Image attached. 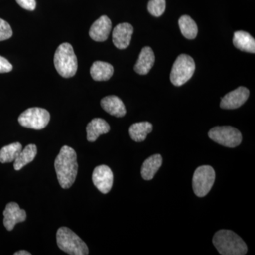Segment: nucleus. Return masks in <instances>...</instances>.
<instances>
[{
	"mask_svg": "<svg viewBox=\"0 0 255 255\" xmlns=\"http://www.w3.org/2000/svg\"><path fill=\"white\" fill-rule=\"evenodd\" d=\"M55 169L58 182L63 189H69L75 182L78 174V164L75 150L64 145L55 160Z\"/></svg>",
	"mask_w": 255,
	"mask_h": 255,
	"instance_id": "obj_1",
	"label": "nucleus"
},
{
	"mask_svg": "<svg viewBox=\"0 0 255 255\" xmlns=\"http://www.w3.org/2000/svg\"><path fill=\"white\" fill-rule=\"evenodd\" d=\"M213 243L223 255H244L248 252V247L243 240L229 230H221L216 233Z\"/></svg>",
	"mask_w": 255,
	"mask_h": 255,
	"instance_id": "obj_2",
	"label": "nucleus"
},
{
	"mask_svg": "<svg viewBox=\"0 0 255 255\" xmlns=\"http://www.w3.org/2000/svg\"><path fill=\"white\" fill-rule=\"evenodd\" d=\"M54 65L63 78H72L75 75L78 70V59L71 44L64 43L58 46L55 53Z\"/></svg>",
	"mask_w": 255,
	"mask_h": 255,
	"instance_id": "obj_3",
	"label": "nucleus"
},
{
	"mask_svg": "<svg viewBox=\"0 0 255 255\" xmlns=\"http://www.w3.org/2000/svg\"><path fill=\"white\" fill-rule=\"evenodd\" d=\"M57 244L61 251L70 255H87L88 247L70 228L61 227L57 231Z\"/></svg>",
	"mask_w": 255,
	"mask_h": 255,
	"instance_id": "obj_4",
	"label": "nucleus"
},
{
	"mask_svg": "<svg viewBox=\"0 0 255 255\" xmlns=\"http://www.w3.org/2000/svg\"><path fill=\"white\" fill-rule=\"evenodd\" d=\"M195 68V63L191 56L186 54L179 55L171 71V82L174 86H182L192 78Z\"/></svg>",
	"mask_w": 255,
	"mask_h": 255,
	"instance_id": "obj_5",
	"label": "nucleus"
},
{
	"mask_svg": "<svg viewBox=\"0 0 255 255\" xmlns=\"http://www.w3.org/2000/svg\"><path fill=\"white\" fill-rule=\"evenodd\" d=\"M216 172L212 167L203 165L198 167L193 176V189L199 197H204L209 194L214 185Z\"/></svg>",
	"mask_w": 255,
	"mask_h": 255,
	"instance_id": "obj_6",
	"label": "nucleus"
},
{
	"mask_svg": "<svg viewBox=\"0 0 255 255\" xmlns=\"http://www.w3.org/2000/svg\"><path fill=\"white\" fill-rule=\"evenodd\" d=\"M49 112L44 109L34 107L29 108L23 112L18 117L20 125L28 128L41 130L49 123Z\"/></svg>",
	"mask_w": 255,
	"mask_h": 255,
	"instance_id": "obj_7",
	"label": "nucleus"
},
{
	"mask_svg": "<svg viewBox=\"0 0 255 255\" xmlns=\"http://www.w3.org/2000/svg\"><path fill=\"white\" fill-rule=\"evenodd\" d=\"M208 135L214 142L228 147H237L243 140L241 132L232 127L213 128Z\"/></svg>",
	"mask_w": 255,
	"mask_h": 255,
	"instance_id": "obj_8",
	"label": "nucleus"
},
{
	"mask_svg": "<svg viewBox=\"0 0 255 255\" xmlns=\"http://www.w3.org/2000/svg\"><path fill=\"white\" fill-rule=\"evenodd\" d=\"M92 182L102 194L110 192L114 182L112 169L107 165H100L96 167L92 174Z\"/></svg>",
	"mask_w": 255,
	"mask_h": 255,
	"instance_id": "obj_9",
	"label": "nucleus"
},
{
	"mask_svg": "<svg viewBox=\"0 0 255 255\" xmlns=\"http://www.w3.org/2000/svg\"><path fill=\"white\" fill-rule=\"evenodd\" d=\"M250 96V91L245 87H239L230 92L221 99V106L223 110H236L246 103Z\"/></svg>",
	"mask_w": 255,
	"mask_h": 255,
	"instance_id": "obj_10",
	"label": "nucleus"
},
{
	"mask_svg": "<svg viewBox=\"0 0 255 255\" xmlns=\"http://www.w3.org/2000/svg\"><path fill=\"white\" fill-rule=\"evenodd\" d=\"M4 226L7 231H11L18 223L26 221V213L20 209L18 204L10 202L5 207L4 212Z\"/></svg>",
	"mask_w": 255,
	"mask_h": 255,
	"instance_id": "obj_11",
	"label": "nucleus"
},
{
	"mask_svg": "<svg viewBox=\"0 0 255 255\" xmlns=\"http://www.w3.org/2000/svg\"><path fill=\"white\" fill-rule=\"evenodd\" d=\"M133 33V27L128 23H119L114 28L112 33V39L114 46L119 49L127 48L131 41Z\"/></svg>",
	"mask_w": 255,
	"mask_h": 255,
	"instance_id": "obj_12",
	"label": "nucleus"
},
{
	"mask_svg": "<svg viewBox=\"0 0 255 255\" xmlns=\"http://www.w3.org/2000/svg\"><path fill=\"white\" fill-rule=\"evenodd\" d=\"M112 23L108 16L104 15L94 22L90 28V38L95 41L103 42L108 38L112 30Z\"/></svg>",
	"mask_w": 255,
	"mask_h": 255,
	"instance_id": "obj_13",
	"label": "nucleus"
},
{
	"mask_svg": "<svg viewBox=\"0 0 255 255\" xmlns=\"http://www.w3.org/2000/svg\"><path fill=\"white\" fill-rule=\"evenodd\" d=\"M155 54L152 48L148 46L144 47L134 66V70L139 75H147L155 64Z\"/></svg>",
	"mask_w": 255,
	"mask_h": 255,
	"instance_id": "obj_14",
	"label": "nucleus"
},
{
	"mask_svg": "<svg viewBox=\"0 0 255 255\" xmlns=\"http://www.w3.org/2000/svg\"><path fill=\"white\" fill-rule=\"evenodd\" d=\"M101 106L107 113L116 117H123L127 114L125 105L117 96H108L101 101Z\"/></svg>",
	"mask_w": 255,
	"mask_h": 255,
	"instance_id": "obj_15",
	"label": "nucleus"
},
{
	"mask_svg": "<svg viewBox=\"0 0 255 255\" xmlns=\"http://www.w3.org/2000/svg\"><path fill=\"white\" fill-rule=\"evenodd\" d=\"M87 140L95 142L101 135L110 132V126L104 119H92L86 128Z\"/></svg>",
	"mask_w": 255,
	"mask_h": 255,
	"instance_id": "obj_16",
	"label": "nucleus"
},
{
	"mask_svg": "<svg viewBox=\"0 0 255 255\" xmlns=\"http://www.w3.org/2000/svg\"><path fill=\"white\" fill-rule=\"evenodd\" d=\"M233 42V45L238 49L247 53H255V38L248 32H235Z\"/></svg>",
	"mask_w": 255,
	"mask_h": 255,
	"instance_id": "obj_17",
	"label": "nucleus"
},
{
	"mask_svg": "<svg viewBox=\"0 0 255 255\" xmlns=\"http://www.w3.org/2000/svg\"><path fill=\"white\" fill-rule=\"evenodd\" d=\"M90 74L95 81H107L113 75L114 67L105 62L96 61L92 64Z\"/></svg>",
	"mask_w": 255,
	"mask_h": 255,
	"instance_id": "obj_18",
	"label": "nucleus"
},
{
	"mask_svg": "<svg viewBox=\"0 0 255 255\" xmlns=\"http://www.w3.org/2000/svg\"><path fill=\"white\" fill-rule=\"evenodd\" d=\"M162 164V157L159 154L150 156L142 164L141 175L145 180H151L160 168Z\"/></svg>",
	"mask_w": 255,
	"mask_h": 255,
	"instance_id": "obj_19",
	"label": "nucleus"
},
{
	"mask_svg": "<svg viewBox=\"0 0 255 255\" xmlns=\"http://www.w3.org/2000/svg\"><path fill=\"white\" fill-rule=\"evenodd\" d=\"M152 130V125L150 122H139L130 126L129 134L132 140L140 142L144 141Z\"/></svg>",
	"mask_w": 255,
	"mask_h": 255,
	"instance_id": "obj_20",
	"label": "nucleus"
},
{
	"mask_svg": "<svg viewBox=\"0 0 255 255\" xmlns=\"http://www.w3.org/2000/svg\"><path fill=\"white\" fill-rule=\"evenodd\" d=\"M37 147L34 144H29L20 152L18 157L14 160L15 170L18 171L23 168L26 164L30 163L36 157Z\"/></svg>",
	"mask_w": 255,
	"mask_h": 255,
	"instance_id": "obj_21",
	"label": "nucleus"
},
{
	"mask_svg": "<svg viewBox=\"0 0 255 255\" xmlns=\"http://www.w3.org/2000/svg\"><path fill=\"white\" fill-rule=\"evenodd\" d=\"M179 26L183 36L187 39H194L197 36L198 27L195 21L188 16L184 15L179 19Z\"/></svg>",
	"mask_w": 255,
	"mask_h": 255,
	"instance_id": "obj_22",
	"label": "nucleus"
},
{
	"mask_svg": "<svg viewBox=\"0 0 255 255\" xmlns=\"http://www.w3.org/2000/svg\"><path fill=\"white\" fill-rule=\"evenodd\" d=\"M22 150V145L19 142H14L4 146L0 150V162L7 163L14 162L18 154Z\"/></svg>",
	"mask_w": 255,
	"mask_h": 255,
	"instance_id": "obj_23",
	"label": "nucleus"
},
{
	"mask_svg": "<svg viewBox=\"0 0 255 255\" xmlns=\"http://www.w3.org/2000/svg\"><path fill=\"white\" fill-rule=\"evenodd\" d=\"M165 9V0H150L148 5H147L149 13L156 17L162 16L164 14Z\"/></svg>",
	"mask_w": 255,
	"mask_h": 255,
	"instance_id": "obj_24",
	"label": "nucleus"
},
{
	"mask_svg": "<svg viewBox=\"0 0 255 255\" xmlns=\"http://www.w3.org/2000/svg\"><path fill=\"white\" fill-rule=\"evenodd\" d=\"M12 34V29L9 23L2 18H0V41L9 39Z\"/></svg>",
	"mask_w": 255,
	"mask_h": 255,
	"instance_id": "obj_25",
	"label": "nucleus"
},
{
	"mask_svg": "<svg viewBox=\"0 0 255 255\" xmlns=\"http://www.w3.org/2000/svg\"><path fill=\"white\" fill-rule=\"evenodd\" d=\"M16 1L23 9L28 11H33L36 9V0H16Z\"/></svg>",
	"mask_w": 255,
	"mask_h": 255,
	"instance_id": "obj_26",
	"label": "nucleus"
},
{
	"mask_svg": "<svg viewBox=\"0 0 255 255\" xmlns=\"http://www.w3.org/2000/svg\"><path fill=\"white\" fill-rule=\"evenodd\" d=\"M12 69V65L6 58L0 55V73H9Z\"/></svg>",
	"mask_w": 255,
	"mask_h": 255,
	"instance_id": "obj_27",
	"label": "nucleus"
},
{
	"mask_svg": "<svg viewBox=\"0 0 255 255\" xmlns=\"http://www.w3.org/2000/svg\"><path fill=\"white\" fill-rule=\"evenodd\" d=\"M31 253L26 251H20L14 253V255H31Z\"/></svg>",
	"mask_w": 255,
	"mask_h": 255,
	"instance_id": "obj_28",
	"label": "nucleus"
}]
</instances>
